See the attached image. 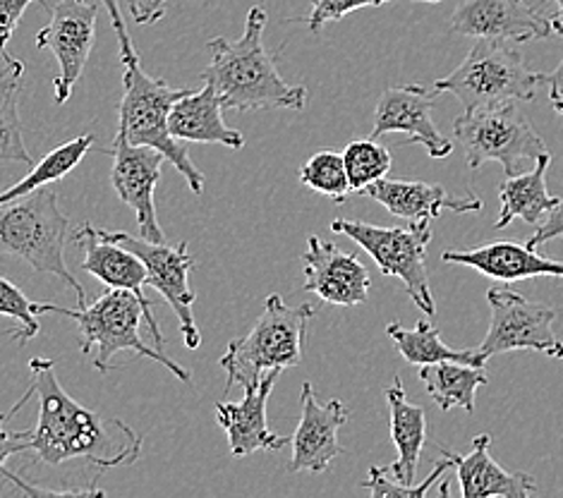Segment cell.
I'll return each instance as SVG.
<instances>
[{
  "label": "cell",
  "mask_w": 563,
  "mask_h": 498,
  "mask_svg": "<svg viewBox=\"0 0 563 498\" xmlns=\"http://www.w3.org/2000/svg\"><path fill=\"white\" fill-rule=\"evenodd\" d=\"M38 394V422L20 436L30 443L36 463L63 465L89 461L97 467H123L140 457L142 439L120 420H101L97 412L79 406L58 381L53 359L30 362Z\"/></svg>",
  "instance_id": "6da1fadb"
},
{
  "label": "cell",
  "mask_w": 563,
  "mask_h": 498,
  "mask_svg": "<svg viewBox=\"0 0 563 498\" xmlns=\"http://www.w3.org/2000/svg\"><path fill=\"white\" fill-rule=\"evenodd\" d=\"M266 12L254 5L247 12L245 32L238 42L217 36L209 42L211 60L202 70V79L219 93L223 111H302L310 91L288 85L280 77L276 60L264 48Z\"/></svg>",
  "instance_id": "7a4b0ae2"
},
{
  "label": "cell",
  "mask_w": 563,
  "mask_h": 498,
  "mask_svg": "<svg viewBox=\"0 0 563 498\" xmlns=\"http://www.w3.org/2000/svg\"><path fill=\"white\" fill-rule=\"evenodd\" d=\"M38 314H63L73 319L79 329V347L93 353V369L106 374L118 353H137L166 367L183 384H192V374L178 362L161 353L166 339L161 333L152 307L142 302L140 295L125 288H109L91 305L68 309L51 302H38Z\"/></svg>",
  "instance_id": "3957f363"
},
{
  "label": "cell",
  "mask_w": 563,
  "mask_h": 498,
  "mask_svg": "<svg viewBox=\"0 0 563 498\" xmlns=\"http://www.w3.org/2000/svg\"><path fill=\"white\" fill-rule=\"evenodd\" d=\"M68 231L70 219L60 211L58 192L48 185L0 207V254L26 262L36 274L63 280L77 295L79 307H85V288L65 264Z\"/></svg>",
  "instance_id": "277c9868"
},
{
  "label": "cell",
  "mask_w": 563,
  "mask_h": 498,
  "mask_svg": "<svg viewBox=\"0 0 563 498\" xmlns=\"http://www.w3.org/2000/svg\"><path fill=\"white\" fill-rule=\"evenodd\" d=\"M312 319V305L288 307L280 295H269L262 317L254 321L250 333L245 339L228 343L219 362L225 372V390L233 386H257L264 374L298 367L302 362L307 324Z\"/></svg>",
  "instance_id": "5b68a950"
},
{
  "label": "cell",
  "mask_w": 563,
  "mask_h": 498,
  "mask_svg": "<svg viewBox=\"0 0 563 498\" xmlns=\"http://www.w3.org/2000/svg\"><path fill=\"white\" fill-rule=\"evenodd\" d=\"M185 93L187 89H173L164 79L146 75L140 67V60L128 63L123 75V99H120L118 109V132H123L130 144L158 150L183 175L187 187L195 195H202L205 175L192 164L190 154H187V144L173 137L168 128L173 103Z\"/></svg>",
  "instance_id": "8992f818"
},
{
  "label": "cell",
  "mask_w": 563,
  "mask_h": 498,
  "mask_svg": "<svg viewBox=\"0 0 563 498\" xmlns=\"http://www.w3.org/2000/svg\"><path fill=\"white\" fill-rule=\"evenodd\" d=\"M540 85V73L530 70L526 56L511 42L477 38L465 60L434 82V91L451 93L465 111H475L508 101H534Z\"/></svg>",
  "instance_id": "52a82bcc"
},
{
  "label": "cell",
  "mask_w": 563,
  "mask_h": 498,
  "mask_svg": "<svg viewBox=\"0 0 563 498\" xmlns=\"http://www.w3.org/2000/svg\"><path fill=\"white\" fill-rule=\"evenodd\" d=\"M453 134L455 142L463 146L467 168L477 170L496 161L508 178L526 173V168L538 164V158L549 152L516 101L465 111L455 118Z\"/></svg>",
  "instance_id": "ba28073f"
},
{
  "label": "cell",
  "mask_w": 563,
  "mask_h": 498,
  "mask_svg": "<svg viewBox=\"0 0 563 498\" xmlns=\"http://www.w3.org/2000/svg\"><path fill=\"white\" fill-rule=\"evenodd\" d=\"M331 231L351 237L355 245L365 250L372 262L382 268L384 276L404 280V288L415 307L427 317L437 314V302L427 278V247L432 242L429 221H408V225L382 228L365 221L336 219Z\"/></svg>",
  "instance_id": "9c48e42d"
},
{
  "label": "cell",
  "mask_w": 563,
  "mask_h": 498,
  "mask_svg": "<svg viewBox=\"0 0 563 498\" xmlns=\"http://www.w3.org/2000/svg\"><path fill=\"white\" fill-rule=\"evenodd\" d=\"M388 410H391V439L398 451V461L388 467H369L367 482H362V489H367L374 498H424L437 482L444 479L446 469H451L449 457L441 455V461L422 484L415 487L412 479L418 473L420 457L427 443V412L420 406H412L406 394V386L400 376H396L391 386L384 390Z\"/></svg>",
  "instance_id": "30bf717a"
},
{
  "label": "cell",
  "mask_w": 563,
  "mask_h": 498,
  "mask_svg": "<svg viewBox=\"0 0 563 498\" xmlns=\"http://www.w3.org/2000/svg\"><path fill=\"white\" fill-rule=\"evenodd\" d=\"M487 302L492 321L485 341L477 347L482 359L487 362L494 355L514 353V350H534V353L563 359V343L554 333L559 314L554 307L528 300L526 295L508 288H492Z\"/></svg>",
  "instance_id": "8fae6325"
},
{
  "label": "cell",
  "mask_w": 563,
  "mask_h": 498,
  "mask_svg": "<svg viewBox=\"0 0 563 498\" xmlns=\"http://www.w3.org/2000/svg\"><path fill=\"white\" fill-rule=\"evenodd\" d=\"M91 231L97 237L106 242H115V245L137 254L146 266V274H150V286L164 295V300L173 307V312H176L185 347L197 350L202 345V333H199L192 314V305L197 300L195 290L190 288V272L195 268V257L187 252V242L173 247L166 245V242H150L144 237L109 231V228L91 225Z\"/></svg>",
  "instance_id": "7c38bea8"
},
{
  "label": "cell",
  "mask_w": 563,
  "mask_h": 498,
  "mask_svg": "<svg viewBox=\"0 0 563 498\" xmlns=\"http://www.w3.org/2000/svg\"><path fill=\"white\" fill-rule=\"evenodd\" d=\"M97 15V5L87 0H58V5L51 8V22L36 34V46L53 51L58 60V75L53 79V101L58 106L70 99L73 87L89 63Z\"/></svg>",
  "instance_id": "4fadbf2b"
},
{
  "label": "cell",
  "mask_w": 563,
  "mask_h": 498,
  "mask_svg": "<svg viewBox=\"0 0 563 498\" xmlns=\"http://www.w3.org/2000/svg\"><path fill=\"white\" fill-rule=\"evenodd\" d=\"M106 154L113 156L111 185L115 195L135 211L140 237L150 242H166V233L156 219L154 190L161 180L166 156L152 146H137L125 140L123 132L115 134L111 150Z\"/></svg>",
  "instance_id": "5bb4252c"
},
{
  "label": "cell",
  "mask_w": 563,
  "mask_h": 498,
  "mask_svg": "<svg viewBox=\"0 0 563 498\" xmlns=\"http://www.w3.org/2000/svg\"><path fill=\"white\" fill-rule=\"evenodd\" d=\"M449 32L501 42H542L554 34L552 20L530 5V0H459Z\"/></svg>",
  "instance_id": "9a60e30c"
},
{
  "label": "cell",
  "mask_w": 563,
  "mask_h": 498,
  "mask_svg": "<svg viewBox=\"0 0 563 498\" xmlns=\"http://www.w3.org/2000/svg\"><path fill=\"white\" fill-rule=\"evenodd\" d=\"M305 290L333 307H357L369 300L372 278L357 254L343 252L317 235L307 237L302 252Z\"/></svg>",
  "instance_id": "2e32d148"
},
{
  "label": "cell",
  "mask_w": 563,
  "mask_h": 498,
  "mask_svg": "<svg viewBox=\"0 0 563 498\" xmlns=\"http://www.w3.org/2000/svg\"><path fill=\"white\" fill-rule=\"evenodd\" d=\"M434 93V89H427L422 85L386 89L377 101V109H374L372 140L400 132L408 134L406 144H422L432 158L451 156L453 142L441 134L432 118Z\"/></svg>",
  "instance_id": "e0dca14e"
},
{
  "label": "cell",
  "mask_w": 563,
  "mask_h": 498,
  "mask_svg": "<svg viewBox=\"0 0 563 498\" xmlns=\"http://www.w3.org/2000/svg\"><path fill=\"white\" fill-rule=\"evenodd\" d=\"M300 402L302 412L298 429L290 439L292 457L288 473H327L331 463L343 455L339 429L351 420V410L339 398L319 402L312 384H302Z\"/></svg>",
  "instance_id": "ac0fdd59"
},
{
  "label": "cell",
  "mask_w": 563,
  "mask_h": 498,
  "mask_svg": "<svg viewBox=\"0 0 563 498\" xmlns=\"http://www.w3.org/2000/svg\"><path fill=\"white\" fill-rule=\"evenodd\" d=\"M280 369L264 374L257 386H247L240 402H219L217 424L228 436L233 457H247L257 451H280L288 443L286 436H278L266 422V406L278 381Z\"/></svg>",
  "instance_id": "d6986e66"
},
{
  "label": "cell",
  "mask_w": 563,
  "mask_h": 498,
  "mask_svg": "<svg viewBox=\"0 0 563 498\" xmlns=\"http://www.w3.org/2000/svg\"><path fill=\"white\" fill-rule=\"evenodd\" d=\"M492 436L479 434L475 436L473 451L459 455L444 446H439V453L449 457L451 467L455 469L461 482V494L465 498H528L538 494V482L528 473H511L504 469L494 461L492 453Z\"/></svg>",
  "instance_id": "ffe728a7"
},
{
  "label": "cell",
  "mask_w": 563,
  "mask_h": 498,
  "mask_svg": "<svg viewBox=\"0 0 563 498\" xmlns=\"http://www.w3.org/2000/svg\"><path fill=\"white\" fill-rule=\"evenodd\" d=\"M441 259L446 264L475 268L477 274L501 283H516L540 276L563 278V262L542 257L538 250L518 245V242L511 240L489 242V245H479L471 250H446L441 254Z\"/></svg>",
  "instance_id": "44dd1931"
},
{
  "label": "cell",
  "mask_w": 563,
  "mask_h": 498,
  "mask_svg": "<svg viewBox=\"0 0 563 498\" xmlns=\"http://www.w3.org/2000/svg\"><path fill=\"white\" fill-rule=\"evenodd\" d=\"M362 195L379 201L398 219L406 221H432L439 219L444 211L453 213H475L482 209V201L475 195L453 197L446 187L420 182V180H388L382 178L372 182Z\"/></svg>",
  "instance_id": "7402d4cb"
},
{
  "label": "cell",
  "mask_w": 563,
  "mask_h": 498,
  "mask_svg": "<svg viewBox=\"0 0 563 498\" xmlns=\"http://www.w3.org/2000/svg\"><path fill=\"white\" fill-rule=\"evenodd\" d=\"M168 128L173 137L185 144H223L231 150L245 146L243 132L223 123V106L211 85L202 91H187L185 97L173 103Z\"/></svg>",
  "instance_id": "603a6c76"
},
{
  "label": "cell",
  "mask_w": 563,
  "mask_h": 498,
  "mask_svg": "<svg viewBox=\"0 0 563 498\" xmlns=\"http://www.w3.org/2000/svg\"><path fill=\"white\" fill-rule=\"evenodd\" d=\"M73 240L85 250L82 268L93 278H99L106 288H125L140 295L146 307L152 302L146 300L144 288L150 286V274H146L144 262L132 254L130 250L115 245V242H106L93 235L91 225H82L73 233Z\"/></svg>",
  "instance_id": "cb8c5ba5"
},
{
  "label": "cell",
  "mask_w": 563,
  "mask_h": 498,
  "mask_svg": "<svg viewBox=\"0 0 563 498\" xmlns=\"http://www.w3.org/2000/svg\"><path fill=\"white\" fill-rule=\"evenodd\" d=\"M552 164V154H542L538 164L530 173L514 175L499 185V219H496L494 228L504 231L506 225H511L516 219H522L526 223H538L544 213L552 211L561 197H554L547 187V170Z\"/></svg>",
  "instance_id": "d4e9b609"
},
{
  "label": "cell",
  "mask_w": 563,
  "mask_h": 498,
  "mask_svg": "<svg viewBox=\"0 0 563 498\" xmlns=\"http://www.w3.org/2000/svg\"><path fill=\"white\" fill-rule=\"evenodd\" d=\"M420 381L444 412L461 408L473 414L477 388L489 381V374L485 367L463 365V362H434L420 367Z\"/></svg>",
  "instance_id": "484cf974"
},
{
  "label": "cell",
  "mask_w": 563,
  "mask_h": 498,
  "mask_svg": "<svg viewBox=\"0 0 563 498\" xmlns=\"http://www.w3.org/2000/svg\"><path fill=\"white\" fill-rule=\"evenodd\" d=\"M388 339L396 343L398 355L404 357L408 365L424 367L434 365V362H463V365L485 367L487 362L479 357L477 350H453L444 341H441L439 329L429 324L427 319L418 321L415 329L400 327L398 321L386 327Z\"/></svg>",
  "instance_id": "4316f807"
},
{
  "label": "cell",
  "mask_w": 563,
  "mask_h": 498,
  "mask_svg": "<svg viewBox=\"0 0 563 498\" xmlns=\"http://www.w3.org/2000/svg\"><path fill=\"white\" fill-rule=\"evenodd\" d=\"M24 77V63L10 58L0 67V161L8 164L34 166V158L26 150L22 120H20V87Z\"/></svg>",
  "instance_id": "83f0119b"
},
{
  "label": "cell",
  "mask_w": 563,
  "mask_h": 498,
  "mask_svg": "<svg viewBox=\"0 0 563 498\" xmlns=\"http://www.w3.org/2000/svg\"><path fill=\"white\" fill-rule=\"evenodd\" d=\"M91 146H93L91 134H79L77 140L60 144L58 150H53L51 154H46L42 161H38V164H34L32 170L26 173L20 182L0 192V207L8 204V201L32 195L34 190H38V187L60 182L65 175H68L73 168H77L79 161L91 152Z\"/></svg>",
  "instance_id": "f1b7e54d"
},
{
  "label": "cell",
  "mask_w": 563,
  "mask_h": 498,
  "mask_svg": "<svg viewBox=\"0 0 563 498\" xmlns=\"http://www.w3.org/2000/svg\"><path fill=\"white\" fill-rule=\"evenodd\" d=\"M343 164L351 182V192L362 195L372 182L386 178V173L394 166V156L388 146L379 144V140H357L345 146Z\"/></svg>",
  "instance_id": "f546056e"
},
{
  "label": "cell",
  "mask_w": 563,
  "mask_h": 498,
  "mask_svg": "<svg viewBox=\"0 0 563 498\" xmlns=\"http://www.w3.org/2000/svg\"><path fill=\"white\" fill-rule=\"evenodd\" d=\"M300 182L305 187H310L312 192L336 201V204H343L345 197L351 195V182H347L343 154L339 152H317L307 164H302Z\"/></svg>",
  "instance_id": "4dcf8cb0"
},
{
  "label": "cell",
  "mask_w": 563,
  "mask_h": 498,
  "mask_svg": "<svg viewBox=\"0 0 563 498\" xmlns=\"http://www.w3.org/2000/svg\"><path fill=\"white\" fill-rule=\"evenodd\" d=\"M0 317H10L18 324L15 331H10V339L18 345H26L42 331L38 327V302H32L15 283L3 276H0Z\"/></svg>",
  "instance_id": "1f68e13d"
},
{
  "label": "cell",
  "mask_w": 563,
  "mask_h": 498,
  "mask_svg": "<svg viewBox=\"0 0 563 498\" xmlns=\"http://www.w3.org/2000/svg\"><path fill=\"white\" fill-rule=\"evenodd\" d=\"M384 3H391V0H312L310 15L298 18L295 22H305L307 30L312 34H319L321 26L329 22H339L355 10L379 8ZM420 3H441V0H420Z\"/></svg>",
  "instance_id": "d6a6232c"
},
{
  "label": "cell",
  "mask_w": 563,
  "mask_h": 498,
  "mask_svg": "<svg viewBox=\"0 0 563 498\" xmlns=\"http://www.w3.org/2000/svg\"><path fill=\"white\" fill-rule=\"evenodd\" d=\"M34 394H36V388H34V381H32V386L26 388V394L15 402V406H12L8 412H0V479H3V475H5V461H8L10 455L22 453V451H30V443H26L20 436V432H8L5 427H8V422L12 420V417H15L24 408V402L30 400Z\"/></svg>",
  "instance_id": "836d02e7"
},
{
  "label": "cell",
  "mask_w": 563,
  "mask_h": 498,
  "mask_svg": "<svg viewBox=\"0 0 563 498\" xmlns=\"http://www.w3.org/2000/svg\"><path fill=\"white\" fill-rule=\"evenodd\" d=\"M34 0H0V58L10 60L8 44L12 34H15L18 24Z\"/></svg>",
  "instance_id": "e575fe53"
},
{
  "label": "cell",
  "mask_w": 563,
  "mask_h": 498,
  "mask_svg": "<svg viewBox=\"0 0 563 498\" xmlns=\"http://www.w3.org/2000/svg\"><path fill=\"white\" fill-rule=\"evenodd\" d=\"M103 8L109 10V18H111V26L113 32L118 36V46H120V60H123V65L128 63H137V51H135V44H132V38L128 34V26H125V20H123V10H120V0H101Z\"/></svg>",
  "instance_id": "d590c367"
},
{
  "label": "cell",
  "mask_w": 563,
  "mask_h": 498,
  "mask_svg": "<svg viewBox=\"0 0 563 498\" xmlns=\"http://www.w3.org/2000/svg\"><path fill=\"white\" fill-rule=\"evenodd\" d=\"M556 237H563V197L559 199V204L552 211H549L544 225H540L538 231H534V235L526 242V245L532 247V250H538V247H544L547 242H552Z\"/></svg>",
  "instance_id": "8d00e7d4"
},
{
  "label": "cell",
  "mask_w": 563,
  "mask_h": 498,
  "mask_svg": "<svg viewBox=\"0 0 563 498\" xmlns=\"http://www.w3.org/2000/svg\"><path fill=\"white\" fill-rule=\"evenodd\" d=\"M168 3L170 0H128V8L135 24H156L164 20ZM202 3H209V0H202Z\"/></svg>",
  "instance_id": "74e56055"
},
{
  "label": "cell",
  "mask_w": 563,
  "mask_h": 498,
  "mask_svg": "<svg viewBox=\"0 0 563 498\" xmlns=\"http://www.w3.org/2000/svg\"><path fill=\"white\" fill-rule=\"evenodd\" d=\"M542 85L549 87V103H552V109L563 115V58L556 65V70L552 73H540Z\"/></svg>",
  "instance_id": "f35d334b"
},
{
  "label": "cell",
  "mask_w": 563,
  "mask_h": 498,
  "mask_svg": "<svg viewBox=\"0 0 563 498\" xmlns=\"http://www.w3.org/2000/svg\"><path fill=\"white\" fill-rule=\"evenodd\" d=\"M552 3L556 5L554 15H549V20H552V30H554V34L563 36V0H552Z\"/></svg>",
  "instance_id": "ab89813d"
}]
</instances>
